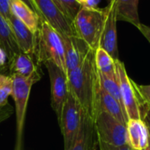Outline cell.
I'll return each mask as SVG.
<instances>
[{
	"label": "cell",
	"instance_id": "4316f807",
	"mask_svg": "<svg viewBox=\"0 0 150 150\" xmlns=\"http://www.w3.org/2000/svg\"><path fill=\"white\" fill-rule=\"evenodd\" d=\"M13 112V109L10 106L9 103L0 109V124L6 119H7L8 117H10Z\"/></svg>",
	"mask_w": 150,
	"mask_h": 150
},
{
	"label": "cell",
	"instance_id": "603a6c76",
	"mask_svg": "<svg viewBox=\"0 0 150 150\" xmlns=\"http://www.w3.org/2000/svg\"><path fill=\"white\" fill-rule=\"evenodd\" d=\"M13 93V79L10 75L0 73V109L8 104V98Z\"/></svg>",
	"mask_w": 150,
	"mask_h": 150
},
{
	"label": "cell",
	"instance_id": "cb8c5ba5",
	"mask_svg": "<svg viewBox=\"0 0 150 150\" xmlns=\"http://www.w3.org/2000/svg\"><path fill=\"white\" fill-rule=\"evenodd\" d=\"M81 8L82 9H96L101 0H77Z\"/></svg>",
	"mask_w": 150,
	"mask_h": 150
},
{
	"label": "cell",
	"instance_id": "5b68a950",
	"mask_svg": "<svg viewBox=\"0 0 150 150\" xmlns=\"http://www.w3.org/2000/svg\"><path fill=\"white\" fill-rule=\"evenodd\" d=\"M13 79L12 96L15 104L16 115V145L15 150H21L22 147L24 123L27 112L28 103L31 88L37 81L34 79L23 78L17 74H11Z\"/></svg>",
	"mask_w": 150,
	"mask_h": 150
},
{
	"label": "cell",
	"instance_id": "d6986e66",
	"mask_svg": "<svg viewBox=\"0 0 150 150\" xmlns=\"http://www.w3.org/2000/svg\"><path fill=\"white\" fill-rule=\"evenodd\" d=\"M139 1V0H116L117 20L131 23L137 28L140 24Z\"/></svg>",
	"mask_w": 150,
	"mask_h": 150
},
{
	"label": "cell",
	"instance_id": "4fadbf2b",
	"mask_svg": "<svg viewBox=\"0 0 150 150\" xmlns=\"http://www.w3.org/2000/svg\"><path fill=\"white\" fill-rule=\"evenodd\" d=\"M40 64L31 55L20 52L16 54L9 63L8 70L11 74H17L23 78L34 79L39 81L41 79Z\"/></svg>",
	"mask_w": 150,
	"mask_h": 150
},
{
	"label": "cell",
	"instance_id": "6da1fadb",
	"mask_svg": "<svg viewBox=\"0 0 150 150\" xmlns=\"http://www.w3.org/2000/svg\"><path fill=\"white\" fill-rule=\"evenodd\" d=\"M66 75L69 92L76 99L83 112L94 120L100 88L95 51L90 50L83 63Z\"/></svg>",
	"mask_w": 150,
	"mask_h": 150
},
{
	"label": "cell",
	"instance_id": "d6a6232c",
	"mask_svg": "<svg viewBox=\"0 0 150 150\" xmlns=\"http://www.w3.org/2000/svg\"><path fill=\"white\" fill-rule=\"evenodd\" d=\"M144 150H150V143H149V145H148V146L146 148V149H144Z\"/></svg>",
	"mask_w": 150,
	"mask_h": 150
},
{
	"label": "cell",
	"instance_id": "ba28073f",
	"mask_svg": "<svg viewBox=\"0 0 150 150\" xmlns=\"http://www.w3.org/2000/svg\"><path fill=\"white\" fill-rule=\"evenodd\" d=\"M40 19L48 22L60 35L76 36L71 23L64 17L53 0H30Z\"/></svg>",
	"mask_w": 150,
	"mask_h": 150
},
{
	"label": "cell",
	"instance_id": "83f0119b",
	"mask_svg": "<svg viewBox=\"0 0 150 150\" xmlns=\"http://www.w3.org/2000/svg\"><path fill=\"white\" fill-rule=\"evenodd\" d=\"M98 146H99V150H131L128 145H125L121 146H115L108 145V144L99 142V141H98Z\"/></svg>",
	"mask_w": 150,
	"mask_h": 150
},
{
	"label": "cell",
	"instance_id": "e575fe53",
	"mask_svg": "<svg viewBox=\"0 0 150 150\" xmlns=\"http://www.w3.org/2000/svg\"><path fill=\"white\" fill-rule=\"evenodd\" d=\"M149 136H150V132H149Z\"/></svg>",
	"mask_w": 150,
	"mask_h": 150
},
{
	"label": "cell",
	"instance_id": "836d02e7",
	"mask_svg": "<svg viewBox=\"0 0 150 150\" xmlns=\"http://www.w3.org/2000/svg\"><path fill=\"white\" fill-rule=\"evenodd\" d=\"M131 150H134V149H131Z\"/></svg>",
	"mask_w": 150,
	"mask_h": 150
},
{
	"label": "cell",
	"instance_id": "9a60e30c",
	"mask_svg": "<svg viewBox=\"0 0 150 150\" xmlns=\"http://www.w3.org/2000/svg\"><path fill=\"white\" fill-rule=\"evenodd\" d=\"M127 145L131 149L144 150L150 143L149 131L140 119H130L126 123Z\"/></svg>",
	"mask_w": 150,
	"mask_h": 150
},
{
	"label": "cell",
	"instance_id": "3957f363",
	"mask_svg": "<svg viewBox=\"0 0 150 150\" xmlns=\"http://www.w3.org/2000/svg\"><path fill=\"white\" fill-rule=\"evenodd\" d=\"M36 59L40 64L46 61L52 62L66 73L62 37L48 22L42 19H40L37 32Z\"/></svg>",
	"mask_w": 150,
	"mask_h": 150
},
{
	"label": "cell",
	"instance_id": "ffe728a7",
	"mask_svg": "<svg viewBox=\"0 0 150 150\" xmlns=\"http://www.w3.org/2000/svg\"><path fill=\"white\" fill-rule=\"evenodd\" d=\"M95 63L100 73L107 76H116L115 60L104 50L98 48L95 51Z\"/></svg>",
	"mask_w": 150,
	"mask_h": 150
},
{
	"label": "cell",
	"instance_id": "f1b7e54d",
	"mask_svg": "<svg viewBox=\"0 0 150 150\" xmlns=\"http://www.w3.org/2000/svg\"><path fill=\"white\" fill-rule=\"evenodd\" d=\"M138 88L145 100L150 103V85H138Z\"/></svg>",
	"mask_w": 150,
	"mask_h": 150
},
{
	"label": "cell",
	"instance_id": "d4e9b609",
	"mask_svg": "<svg viewBox=\"0 0 150 150\" xmlns=\"http://www.w3.org/2000/svg\"><path fill=\"white\" fill-rule=\"evenodd\" d=\"M11 0H0V13H1L6 20L12 15L10 11Z\"/></svg>",
	"mask_w": 150,
	"mask_h": 150
},
{
	"label": "cell",
	"instance_id": "30bf717a",
	"mask_svg": "<svg viewBox=\"0 0 150 150\" xmlns=\"http://www.w3.org/2000/svg\"><path fill=\"white\" fill-rule=\"evenodd\" d=\"M47 68L51 88V107L57 114V122L60 119L63 106L66 101L69 90L67 84V75L55 64L50 61L43 63Z\"/></svg>",
	"mask_w": 150,
	"mask_h": 150
},
{
	"label": "cell",
	"instance_id": "7a4b0ae2",
	"mask_svg": "<svg viewBox=\"0 0 150 150\" xmlns=\"http://www.w3.org/2000/svg\"><path fill=\"white\" fill-rule=\"evenodd\" d=\"M115 67L122 103L127 119H140L143 121L150 108V103L140 94L138 84L129 78L124 63L119 59L115 60Z\"/></svg>",
	"mask_w": 150,
	"mask_h": 150
},
{
	"label": "cell",
	"instance_id": "2e32d148",
	"mask_svg": "<svg viewBox=\"0 0 150 150\" xmlns=\"http://www.w3.org/2000/svg\"><path fill=\"white\" fill-rule=\"evenodd\" d=\"M10 11L14 17L21 21L33 33L36 34L38 32L40 17L27 4L21 0H11Z\"/></svg>",
	"mask_w": 150,
	"mask_h": 150
},
{
	"label": "cell",
	"instance_id": "4dcf8cb0",
	"mask_svg": "<svg viewBox=\"0 0 150 150\" xmlns=\"http://www.w3.org/2000/svg\"><path fill=\"white\" fill-rule=\"evenodd\" d=\"M143 122L145 123V125H146V127H147V129H148V131L150 132V108L147 110V112L146 113V116H145V117L143 119Z\"/></svg>",
	"mask_w": 150,
	"mask_h": 150
},
{
	"label": "cell",
	"instance_id": "8992f818",
	"mask_svg": "<svg viewBox=\"0 0 150 150\" xmlns=\"http://www.w3.org/2000/svg\"><path fill=\"white\" fill-rule=\"evenodd\" d=\"M82 112L80 104L69 92L58 121L64 138V150H69L76 139L81 125Z\"/></svg>",
	"mask_w": 150,
	"mask_h": 150
},
{
	"label": "cell",
	"instance_id": "52a82bcc",
	"mask_svg": "<svg viewBox=\"0 0 150 150\" xmlns=\"http://www.w3.org/2000/svg\"><path fill=\"white\" fill-rule=\"evenodd\" d=\"M93 121L99 142L115 146L127 145L126 125L103 111L98 112Z\"/></svg>",
	"mask_w": 150,
	"mask_h": 150
},
{
	"label": "cell",
	"instance_id": "484cf974",
	"mask_svg": "<svg viewBox=\"0 0 150 150\" xmlns=\"http://www.w3.org/2000/svg\"><path fill=\"white\" fill-rule=\"evenodd\" d=\"M9 61L6 53L0 48V73H4V71L8 70Z\"/></svg>",
	"mask_w": 150,
	"mask_h": 150
},
{
	"label": "cell",
	"instance_id": "9c48e42d",
	"mask_svg": "<svg viewBox=\"0 0 150 150\" xmlns=\"http://www.w3.org/2000/svg\"><path fill=\"white\" fill-rule=\"evenodd\" d=\"M103 26L99 42V48L104 50L114 60L118 59L117 35V4L116 0H110L103 8Z\"/></svg>",
	"mask_w": 150,
	"mask_h": 150
},
{
	"label": "cell",
	"instance_id": "44dd1931",
	"mask_svg": "<svg viewBox=\"0 0 150 150\" xmlns=\"http://www.w3.org/2000/svg\"><path fill=\"white\" fill-rule=\"evenodd\" d=\"M98 76H99V83H100L101 88L103 90H105L109 95H110L121 105V107H122V109L124 110L122 99H121V95H120L119 85H118L117 76H115V77L107 76V75L100 73L99 71H98ZM124 112H125V110H124Z\"/></svg>",
	"mask_w": 150,
	"mask_h": 150
},
{
	"label": "cell",
	"instance_id": "8fae6325",
	"mask_svg": "<svg viewBox=\"0 0 150 150\" xmlns=\"http://www.w3.org/2000/svg\"><path fill=\"white\" fill-rule=\"evenodd\" d=\"M64 50L66 74L79 67L84 61L90 49L81 39L76 36L61 35Z\"/></svg>",
	"mask_w": 150,
	"mask_h": 150
},
{
	"label": "cell",
	"instance_id": "5bb4252c",
	"mask_svg": "<svg viewBox=\"0 0 150 150\" xmlns=\"http://www.w3.org/2000/svg\"><path fill=\"white\" fill-rule=\"evenodd\" d=\"M98 138L96 135L94 121L91 117L82 112L81 129L76 139L69 150H96Z\"/></svg>",
	"mask_w": 150,
	"mask_h": 150
},
{
	"label": "cell",
	"instance_id": "7402d4cb",
	"mask_svg": "<svg viewBox=\"0 0 150 150\" xmlns=\"http://www.w3.org/2000/svg\"><path fill=\"white\" fill-rule=\"evenodd\" d=\"M53 2L71 23L81 9L77 0H53Z\"/></svg>",
	"mask_w": 150,
	"mask_h": 150
},
{
	"label": "cell",
	"instance_id": "1f68e13d",
	"mask_svg": "<svg viewBox=\"0 0 150 150\" xmlns=\"http://www.w3.org/2000/svg\"><path fill=\"white\" fill-rule=\"evenodd\" d=\"M21 1H23L25 4H27L29 7H31L32 9H33V6H32V4H31V1H30V0H21ZM34 10V9H33Z\"/></svg>",
	"mask_w": 150,
	"mask_h": 150
},
{
	"label": "cell",
	"instance_id": "277c9868",
	"mask_svg": "<svg viewBox=\"0 0 150 150\" xmlns=\"http://www.w3.org/2000/svg\"><path fill=\"white\" fill-rule=\"evenodd\" d=\"M103 18V8L91 10L81 8L71 22L76 37L83 41L94 51L99 48Z\"/></svg>",
	"mask_w": 150,
	"mask_h": 150
},
{
	"label": "cell",
	"instance_id": "ac0fdd59",
	"mask_svg": "<svg viewBox=\"0 0 150 150\" xmlns=\"http://www.w3.org/2000/svg\"><path fill=\"white\" fill-rule=\"evenodd\" d=\"M0 48L6 53L9 63L16 54L21 52L10 24L1 13H0Z\"/></svg>",
	"mask_w": 150,
	"mask_h": 150
},
{
	"label": "cell",
	"instance_id": "e0dca14e",
	"mask_svg": "<svg viewBox=\"0 0 150 150\" xmlns=\"http://www.w3.org/2000/svg\"><path fill=\"white\" fill-rule=\"evenodd\" d=\"M101 111L110 114L117 120H118L119 122L125 125H126L128 121L127 117L125 114L121 105L110 95H109L105 90H103L100 86L98 90V96H97L96 116L98 112Z\"/></svg>",
	"mask_w": 150,
	"mask_h": 150
},
{
	"label": "cell",
	"instance_id": "f546056e",
	"mask_svg": "<svg viewBox=\"0 0 150 150\" xmlns=\"http://www.w3.org/2000/svg\"><path fill=\"white\" fill-rule=\"evenodd\" d=\"M137 28L139 30V32L144 35V37L148 41V42L150 43V27L149 26H146V25H144L142 23H140Z\"/></svg>",
	"mask_w": 150,
	"mask_h": 150
},
{
	"label": "cell",
	"instance_id": "7c38bea8",
	"mask_svg": "<svg viewBox=\"0 0 150 150\" xmlns=\"http://www.w3.org/2000/svg\"><path fill=\"white\" fill-rule=\"evenodd\" d=\"M21 52L33 56L36 59L37 33H33L13 14L7 20ZM37 60V59H36Z\"/></svg>",
	"mask_w": 150,
	"mask_h": 150
}]
</instances>
